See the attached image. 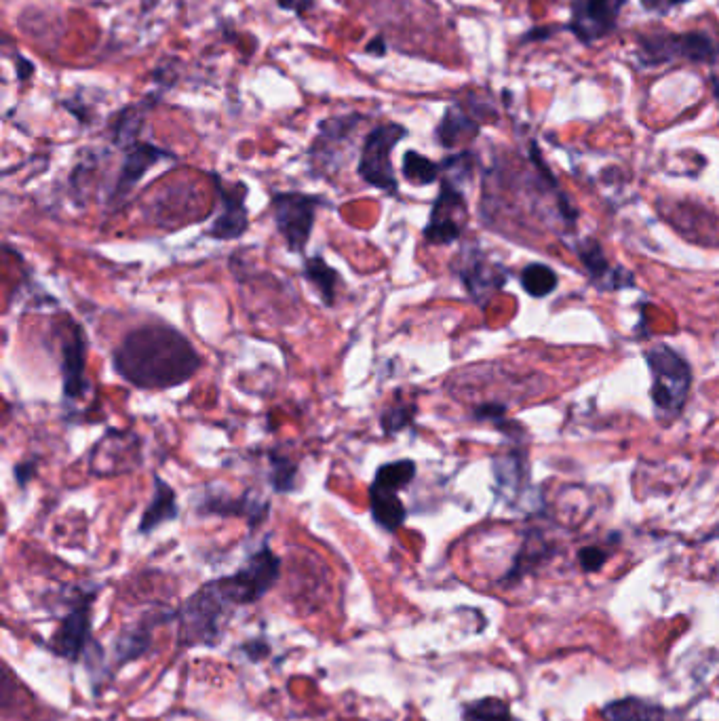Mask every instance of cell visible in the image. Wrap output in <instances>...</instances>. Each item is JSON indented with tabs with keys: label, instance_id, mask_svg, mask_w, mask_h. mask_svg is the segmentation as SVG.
Here are the masks:
<instances>
[{
	"label": "cell",
	"instance_id": "ac0fdd59",
	"mask_svg": "<svg viewBox=\"0 0 719 721\" xmlns=\"http://www.w3.org/2000/svg\"><path fill=\"white\" fill-rule=\"evenodd\" d=\"M458 272L462 283L479 304H485V300L492 296V291L498 289L504 281L500 275H496V270L485 264L481 258L462 256V268Z\"/></svg>",
	"mask_w": 719,
	"mask_h": 721
},
{
	"label": "cell",
	"instance_id": "8d00e7d4",
	"mask_svg": "<svg viewBox=\"0 0 719 721\" xmlns=\"http://www.w3.org/2000/svg\"><path fill=\"white\" fill-rule=\"evenodd\" d=\"M277 3H279L283 9H294V7H296V0H277Z\"/></svg>",
	"mask_w": 719,
	"mask_h": 721
},
{
	"label": "cell",
	"instance_id": "5bb4252c",
	"mask_svg": "<svg viewBox=\"0 0 719 721\" xmlns=\"http://www.w3.org/2000/svg\"><path fill=\"white\" fill-rule=\"evenodd\" d=\"M85 353H87V338L83 329L70 323L66 327V338L62 340V382H64V397L70 401L83 399L87 393V378H85Z\"/></svg>",
	"mask_w": 719,
	"mask_h": 721
},
{
	"label": "cell",
	"instance_id": "ba28073f",
	"mask_svg": "<svg viewBox=\"0 0 719 721\" xmlns=\"http://www.w3.org/2000/svg\"><path fill=\"white\" fill-rule=\"evenodd\" d=\"M466 222V201L458 184L443 180L441 192L433 203L429 224L424 228V239L431 245H450L460 239Z\"/></svg>",
	"mask_w": 719,
	"mask_h": 721
},
{
	"label": "cell",
	"instance_id": "6da1fadb",
	"mask_svg": "<svg viewBox=\"0 0 719 721\" xmlns=\"http://www.w3.org/2000/svg\"><path fill=\"white\" fill-rule=\"evenodd\" d=\"M112 365L116 374L140 391H167L188 382L203 359L176 327L140 325L114 348Z\"/></svg>",
	"mask_w": 719,
	"mask_h": 721
},
{
	"label": "cell",
	"instance_id": "e0dca14e",
	"mask_svg": "<svg viewBox=\"0 0 719 721\" xmlns=\"http://www.w3.org/2000/svg\"><path fill=\"white\" fill-rule=\"evenodd\" d=\"M178 513H180V506H178L176 490H173V487L165 479L154 475L152 498L140 519V528H138L140 534H150L157 530L159 525L178 519Z\"/></svg>",
	"mask_w": 719,
	"mask_h": 721
},
{
	"label": "cell",
	"instance_id": "d590c367",
	"mask_svg": "<svg viewBox=\"0 0 719 721\" xmlns=\"http://www.w3.org/2000/svg\"><path fill=\"white\" fill-rule=\"evenodd\" d=\"M711 89H713V95H715V100H717V106H719V76H711Z\"/></svg>",
	"mask_w": 719,
	"mask_h": 721
},
{
	"label": "cell",
	"instance_id": "484cf974",
	"mask_svg": "<svg viewBox=\"0 0 719 721\" xmlns=\"http://www.w3.org/2000/svg\"><path fill=\"white\" fill-rule=\"evenodd\" d=\"M464 721H511V709L500 698H481L466 703L462 709Z\"/></svg>",
	"mask_w": 719,
	"mask_h": 721
},
{
	"label": "cell",
	"instance_id": "4dcf8cb0",
	"mask_svg": "<svg viewBox=\"0 0 719 721\" xmlns=\"http://www.w3.org/2000/svg\"><path fill=\"white\" fill-rule=\"evenodd\" d=\"M684 3H692V0H641V5L652 13H667Z\"/></svg>",
	"mask_w": 719,
	"mask_h": 721
},
{
	"label": "cell",
	"instance_id": "30bf717a",
	"mask_svg": "<svg viewBox=\"0 0 719 721\" xmlns=\"http://www.w3.org/2000/svg\"><path fill=\"white\" fill-rule=\"evenodd\" d=\"M213 182H216L220 211L205 235L216 241H237L249 230L247 186L243 182L226 186L218 175H213Z\"/></svg>",
	"mask_w": 719,
	"mask_h": 721
},
{
	"label": "cell",
	"instance_id": "ffe728a7",
	"mask_svg": "<svg viewBox=\"0 0 719 721\" xmlns=\"http://www.w3.org/2000/svg\"><path fill=\"white\" fill-rule=\"evenodd\" d=\"M302 275L310 285L315 287L321 302L327 308H332L336 304V289H338V283H340V272L336 268L329 266L321 253L304 260Z\"/></svg>",
	"mask_w": 719,
	"mask_h": 721
},
{
	"label": "cell",
	"instance_id": "9a60e30c",
	"mask_svg": "<svg viewBox=\"0 0 719 721\" xmlns=\"http://www.w3.org/2000/svg\"><path fill=\"white\" fill-rule=\"evenodd\" d=\"M167 159H171V154L163 148L152 146V144L135 142L133 146H129L125 152L121 171H119V180H116V186L110 194V199L112 201L125 199L154 165L161 161H167Z\"/></svg>",
	"mask_w": 719,
	"mask_h": 721
},
{
	"label": "cell",
	"instance_id": "603a6c76",
	"mask_svg": "<svg viewBox=\"0 0 719 721\" xmlns=\"http://www.w3.org/2000/svg\"><path fill=\"white\" fill-rule=\"evenodd\" d=\"M268 483L277 494H291L298 487V464L279 450L268 452Z\"/></svg>",
	"mask_w": 719,
	"mask_h": 721
},
{
	"label": "cell",
	"instance_id": "d4e9b609",
	"mask_svg": "<svg viewBox=\"0 0 719 721\" xmlns=\"http://www.w3.org/2000/svg\"><path fill=\"white\" fill-rule=\"evenodd\" d=\"M557 275L544 264H528L521 272V285L532 298H544L557 289Z\"/></svg>",
	"mask_w": 719,
	"mask_h": 721
},
{
	"label": "cell",
	"instance_id": "2e32d148",
	"mask_svg": "<svg viewBox=\"0 0 719 721\" xmlns=\"http://www.w3.org/2000/svg\"><path fill=\"white\" fill-rule=\"evenodd\" d=\"M363 121V116H336V119H327L319 127V138L310 148V161L321 165V169L329 167V161L336 159V152L348 142V138L355 133L357 125Z\"/></svg>",
	"mask_w": 719,
	"mask_h": 721
},
{
	"label": "cell",
	"instance_id": "f1b7e54d",
	"mask_svg": "<svg viewBox=\"0 0 719 721\" xmlns=\"http://www.w3.org/2000/svg\"><path fill=\"white\" fill-rule=\"evenodd\" d=\"M148 643H150V631H146L144 625H140L138 629H131L116 641V660L127 662L138 658L148 650Z\"/></svg>",
	"mask_w": 719,
	"mask_h": 721
},
{
	"label": "cell",
	"instance_id": "7c38bea8",
	"mask_svg": "<svg viewBox=\"0 0 719 721\" xmlns=\"http://www.w3.org/2000/svg\"><path fill=\"white\" fill-rule=\"evenodd\" d=\"M91 603L93 595H83L74 603L72 610L62 618L60 627L51 637V650L64 660L79 662L93 639L91 625Z\"/></svg>",
	"mask_w": 719,
	"mask_h": 721
},
{
	"label": "cell",
	"instance_id": "277c9868",
	"mask_svg": "<svg viewBox=\"0 0 719 721\" xmlns=\"http://www.w3.org/2000/svg\"><path fill=\"white\" fill-rule=\"evenodd\" d=\"M416 477V462L410 458L386 462L376 471L369 485V511L378 528L395 534L407 519V509L399 492L410 487Z\"/></svg>",
	"mask_w": 719,
	"mask_h": 721
},
{
	"label": "cell",
	"instance_id": "d6a6232c",
	"mask_svg": "<svg viewBox=\"0 0 719 721\" xmlns=\"http://www.w3.org/2000/svg\"><path fill=\"white\" fill-rule=\"evenodd\" d=\"M34 473H36V462H19L15 466V481L19 485H26L28 481L34 479Z\"/></svg>",
	"mask_w": 719,
	"mask_h": 721
},
{
	"label": "cell",
	"instance_id": "3957f363",
	"mask_svg": "<svg viewBox=\"0 0 719 721\" xmlns=\"http://www.w3.org/2000/svg\"><path fill=\"white\" fill-rule=\"evenodd\" d=\"M637 57L646 66H663L677 60L713 64L719 57V43L717 38L701 30L684 34L652 32L637 38Z\"/></svg>",
	"mask_w": 719,
	"mask_h": 721
},
{
	"label": "cell",
	"instance_id": "836d02e7",
	"mask_svg": "<svg viewBox=\"0 0 719 721\" xmlns=\"http://www.w3.org/2000/svg\"><path fill=\"white\" fill-rule=\"evenodd\" d=\"M367 53H374V55H384L386 53V45H384V41H382V38H376V43L372 45V43H369V47H367Z\"/></svg>",
	"mask_w": 719,
	"mask_h": 721
},
{
	"label": "cell",
	"instance_id": "5b68a950",
	"mask_svg": "<svg viewBox=\"0 0 719 721\" xmlns=\"http://www.w3.org/2000/svg\"><path fill=\"white\" fill-rule=\"evenodd\" d=\"M648 365L652 372V401L658 414L677 416L688 399L692 384L690 365L673 348L658 344L648 350Z\"/></svg>",
	"mask_w": 719,
	"mask_h": 721
},
{
	"label": "cell",
	"instance_id": "52a82bcc",
	"mask_svg": "<svg viewBox=\"0 0 719 721\" xmlns=\"http://www.w3.org/2000/svg\"><path fill=\"white\" fill-rule=\"evenodd\" d=\"M405 135L407 129L399 123H384L367 133L357 165L359 178L365 184L395 197L399 192V182L393 169V150Z\"/></svg>",
	"mask_w": 719,
	"mask_h": 721
},
{
	"label": "cell",
	"instance_id": "e575fe53",
	"mask_svg": "<svg viewBox=\"0 0 719 721\" xmlns=\"http://www.w3.org/2000/svg\"><path fill=\"white\" fill-rule=\"evenodd\" d=\"M551 34L549 28H538V30H530V34L526 38H530V41H536V38H547Z\"/></svg>",
	"mask_w": 719,
	"mask_h": 721
},
{
	"label": "cell",
	"instance_id": "7402d4cb",
	"mask_svg": "<svg viewBox=\"0 0 719 721\" xmlns=\"http://www.w3.org/2000/svg\"><path fill=\"white\" fill-rule=\"evenodd\" d=\"M604 717L608 721H667L663 707L650 705L639 698H623L610 703L604 709Z\"/></svg>",
	"mask_w": 719,
	"mask_h": 721
},
{
	"label": "cell",
	"instance_id": "1f68e13d",
	"mask_svg": "<svg viewBox=\"0 0 719 721\" xmlns=\"http://www.w3.org/2000/svg\"><path fill=\"white\" fill-rule=\"evenodd\" d=\"M504 412H507V407H504V405L485 403V405L475 409V418H479V420H498V418L504 416Z\"/></svg>",
	"mask_w": 719,
	"mask_h": 721
},
{
	"label": "cell",
	"instance_id": "d6986e66",
	"mask_svg": "<svg viewBox=\"0 0 719 721\" xmlns=\"http://www.w3.org/2000/svg\"><path fill=\"white\" fill-rule=\"evenodd\" d=\"M578 253H580V260L582 264H585V268L589 270L591 279L601 287V289H620L625 287L623 283L618 281V272H623L620 268H612L604 249H601V245L595 241V239H587L582 241L580 247H578Z\"/></svg>",
	"mask_w": 719,
	"mask_h": 721
},
{
	"label": "cell",
	"instance_id": "83f0119b",
	"mask_svg": "<svg viewBox=\"0 0 719 721\" xmlns=\"http://www.w3.org/2000/svg\"><path fill=\"white\" fill-rule=\"evenodd\" d=\"M414 418H416V405L401 403V405H393V407L384 409L380 416V426H382L384 435L395 437V435L403 433L405 428H410L414 424Z\"/></svg>",
	"mask_w": 719,
	"mask_h": 721
},
{
	"label": "cell",
	"instance_id": "44dd1931",
	"mask_svg": "<svg viewBox=\"0 0 719 721\" xmlns=\"http://www.w3.org/2000/svg\"><path fill=\"white\" fill-rule=\"evenodd\" d=\"M479 125L462 108L452 106L445 112L441 125L437 127V140L445 148H454L466 138H475Z\"/></svg>",
	"mask_w": 719,
	"mask_h": 721
},
{
	"label": "cell",
	"instance_id": "8fae6325",
	"mask_svg": "<svg viewBox=\"0 0 719 721\" xmlns=\"http://www.w3.org/2000/svg\"><path fill=\"white\" fill-rule=\"evenodd\" d=\"M281 574V559L272 553L270 547H262L258 553L251 555L243 568L230 574L228 580L232 589L237 591L243 606L260 601L272 587H275Z\"/></svg>",
	"mask_w": 719,
	"mask_h": 721
},
{
	"label": "cell",
	"instance_id": "7a4b0ae2",
	"mask_svg": "<svg viewBox=\"0 0 719 721\" xmlns=\"http://www.w3.org/2000/svg\"><path fill=\"white\" fill-rule=\"evenodd\" d=\"M239 603L241 599L232 589L228 576L203 584L184 601L178 612V637L182 646H216L222 641L228 620L235 608H239Z\"/></svg>",
	"mask_w": 719,
	"mask_h": 721
},
{
	"label": "cell",
	"instance_id": "cb8c5ba5",
	"mask_svg": "<svg viewBox=\"0 0 719 721\" xmlns=\"http://www.w3.org/2000/svg\"><path fill=\"white\" fill-rule=\"evenodd\" d=\"M403 178L414 184V186H429L435 184L441 175V165L433 163L429 157L416 152V150H407L403 157Z\"/></svg>",
	"mask_w": 719,
	"mask_h": 721
},
{
	"label": "cell",
	"instance_id": "8992f818",
	"mask_svg": "<svg viewBox=\"0 0 719 721\" xmlns=\"http://www.w3.org/2000/svg\"><path fill=\"white\" fill-rule=\"evenodd\" d=\"M323 203L321 197L304 192H275L270 197L272 222L291 253L304 256L317 222V211Z\"/></svg>",
	"mask_w": 719,
	"mask_h": 721
},
{
	"label": "cell",
	"instance_id": "9c48e42d",
	"mask_svg": "<svg viewBox=\"0 0 719 721\" xmlns=\"http://www.w3.org/2000/svg\"><path fill=\"white\" fill-rule=\"evenodd\" d=\"M627 0H574L568 30L582 45H593L614 32Z\"/></svg>",
	"mask_w": 719,
	"mask_h": 721
},
{
	"label": "cell",
	"instance_id": "4fadbf2b",
	"mask_svg": "<svg viewBox=\"0 0 719 721\" xmlns=\"http://www.w3.org/2000/svg\"><path fill=\"white\" fill-rule=\"evenodd\" d=\"M270 513V502L262 500L254 492H245L243 496H232L226 492L205 494L199 504V515H218V517H243L251 528H258Z\"/></svg>",
	"mask_w": 719,
	"mask_h": 721
},
{
	"label": "cell",
	"instance_id": "4316f807",
	"mask_svg": "<svg viewBox=\"0 0 719 721\" xmlns=\"http://www.w3.org/2000/svg\"><path fill=\"white\" fill-rule=\"evenodd\" d=\"M144 123V112L142 106H129L125 108L114 125V142L119 146H133L138 142V133Z\"/></svg>",
	"mask_w": 719,
	"mask_h": 721
},
{
	"label": "cell",
	"instance_id": "f546056e",
	"mask_svg": "<svg viewBox=\"0 0 719 721\" xmlns=\"http://www.w3.org/2000/svg\"><path fill=\"white\" fill-rule=\"evenodd\" d=\"M578 561H580V568L585 572H597L604 568V563L608 561V553H604L597 547H587L578 553Z\"/></svg>",
	"mask_w": 719,
	"mask_h": 721
}]
</instances>
